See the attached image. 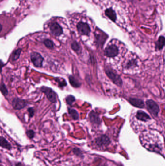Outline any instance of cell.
I'll list each match as a JSON object with an SVG mask.
<instances>
[{
  "mask_svg": "<svg viewBox=\"0 0 165 166\" xmlns=\"http://www.w3.org/2000/svg\"><path fill=\"white\" fill-rule=\"evenodd\" d=\"M69 81L70 85L74 88H79L81 86V83L73 76H69Z\"/></svg>",
  "mask_w": 165,
  "mask_h": 166,
  "instance_id": "e0dca14e",
  "label": "cell"
},
{
  "mask_svg": "<svg viewBox=\"0 0 165 166\" xmlns=\"http://www.w3.org/2000/svg\"><path fill=\"white\" fill-rule=\"evenodd\" d=\"M28 111H29L31 117H32L33 115V114H34V111H33V109L32 108H30L28 109Z\"/></svg>",
  "mask_w": 165,
  "mask_h": 166,
  "instance_id": "4316f807",
  "label": "cell"
},
{
  "mask_svg": "<svg viewBox=\"0 0 165 166\" xmlns=\"http://www.w3.org/2000/svg\"><path fill=\"white\" fill-rule=\"evenodd\" d=\"M77 30L79 33L82 35L89 36L91 33V28L88 23L80 22L77 25Z\"/></svg>",
  "mask_w": 165,
  "mask_h": 166,
  "instance_id": "3957f363",
  "label": "cell"
},
{
  "mask_svg": "<svg viewBox=\"0 0 165 166\" xmlns=\"http://www.w3.org/2000/svg\"><path fill=\"white\" fill-rule=\"evenodd\" d=\"M31 61L35 66L36 67H41L42 66L43 62V57L39 53L33 52L31 55Z\"/></svg>",
  "mask_w": 165,
  "mask_h": 166,
  "instance_id": "52a82bcc",
  "label": "cell"
},
{
  "mask_svg": "<svg viewBox=\"0 0 165 166\" xmlns=\"http://www.w3.org/2000/svg\"><path fill=\"white\" fill-rule=\"evenodd\" d=\"M65 101L67 102V103L68 105H72L73 103L75 102L76 99L75 98L72 96V95H68L65 98Z\"/></svg>",
  "mask_w": 165,
  "mask_h": 166,
  "instance_id": "44dd1931",
  "label": "cell"
},
{
  "mask_svg": "<svg viewBox=\"0 0 165 166\" xmlns=\"http://www.w3.org/2000/svg\"><path fill=\"white\" fill-rule=\"evenodd\" d=\"M136 117L138 120H141L142 122H147L151 119L150 117L146 113L142 110H139L136 112Z\"/></svg>",
  "mask_w": 165,
  "mask_h": 166,
  "instance_id": "7c38bea8",
  "label": "cell"
},
{
  "mask_svg": "<svg viewBox=\"0 0 165 166\" xmlns=\"http://www.w3.org/2000/svg\"><path fill=\"white\" fill-rule=\"evenodd\" d=\"M1 162V158H0V163Z\"/></svg>",
  "mask_w": 165,
  "mask_h": 166,
  "instance_id": "4dcf8cb0",
  "label": "cell"
},
{
  "mask_svg": "<svg viewBox=\"0 0 165 166\" xmlns=\"http://www.w3.org/2000/svg\"><path fill=\"white\" fill-rule=\"evenodd\" d=\"M73 152L77 156H82V151L78 148H74L73 149Z\"/></svg>",
  "mask_w": 165,
  "mask_h": 166,
  "instance_id": "d4e9b609",
  "label": "cell"
},
{
  "mask_svg": "<svg viewBox=\"0 0 165 166\" xmlns=\"http://www.w3.org/2000/svg\"><path fill=\"white\" fill-rule=\"evenodd\" d=\"M105 56L109 57H114L119 54L118 47L115 45H111L106 48L104 51Z\"/></svg>",
  "mask_w": 165,
  "mask_h": 166,
  "instance_id": "8992f818",
  "label": "cell"
},
{
  "mask_svg": "<svg viewBox=\"0 0 165 166\" xmlns=\"http://www.w3.org/2000/svg\"><path fill=\"white\" fill-rule=\"evenodd\" d=\"M90 120L91 123L95 124H99L101 123L100 118L99 117L98 114L96 113L94 111H91L89 115Z\"/></svg>",
  "mask_w": 165,
  "mask_h": 166,
  "instance_id": "4fadbf2b",
  "label": "cell"
},
{
  "mask_svg": "<svg viewBox=\"0 0 165 166\" xmlns=\"http://www.w3.org/2000/svg\"><path fill=\"white\" fill-rule=\"evenodd\" d=\"M0 146L2 148L9 150H11L12 148V146L10 143L2 136H0Z\"/></svg>",
  "mask_w": 165,
  "mask_h": 166,
  "instance_id": "9a60e30c",
  "label": "cell"
},
{
  "mask_svg": "<svg viewBox=\"0 0 165 166\" xmlns=\"http://www.w3.org/2000/svg\"><path fill=\"white\" fill-rule=\"evenodd\" d=\"M127 1H129V2H132L134 0H127Z\"/></svg>",
  "mask_w": 165,
  "mask_h": 166,
  "instance_id": "f546056e",
  "label": "cell"
},
{
  "mask_svg": "<svg viewBox=\"0 0 165 166\" xmlns=\"http://www.w3.org/2000/svg\"><path fill=\"white\" fill-rule=\"evenodd\" d=\"M2 26L1 23H0V33L1 32V31H2Z\"/></svg>",
  "mask_w": 165,
  "mask_h": 166,
  "instance_id": "f1b7e54d",
  "label": "cell"
},
{
  "mask_svg": "<svg viewBox=\"0 0 165 166\" xmlns=\"http://www.w3.org/2000/svg\"><path fill=\"white\" fill-rule=\"evenodd\" d=\"M68 112L73 119L76 120L79 119V114L76 110L72 108H68Z\"/></svg>",
  "mask_w": 165,
  "mask_h": 166,
  "instance_id": "d6986e66",
  "label": "cell"
},
{
  "mask_svg": "<svg viewBox=\"0 0 165 166\" xmlns=\"http://www.w3.org/2000/svg\"><path fill=\"white\" fill-rule=\"evenodd\" d=\"M1 89L2 92V93H3V94H7V90L6 89V87H5V86H4V85L1 86Z\"/></svg>",
  "mask_w": 165,
  "mask_h": 166,
  "instance_id": "484cf974",
  "label": "cell"
},
{
  "mask_svg": "<svg viewBox=\"0 0 165 166\" xmlns=\"http://www.w3.org/2000/svg\"><path fill=\"white\" fill-rule=\"evenodd\" d=\"M26 135L29 139H32L35 136V132H33V131L30 130L27 131Z\"/></svg>",
  "mask_w": 165,
  "mask_h": 166,
  "instance_id": "cb8c5ba5",
  "label": "cell"
},
{
  "mask_svg": "<svg viewBox=\"0 0 165 166\" xmlns=\"http://www.w3.org/2000/svg\"><path fill=\"white\" fill-rule=\"evenodd\" d=\"M104 34V33H102V34H95V38H96V43L98 44V45H103L105 42L106 40L108 38L107 34Z\"/></svg>",
  "mask_w": 165,
  "mask_h": 166,
  "instance_id": "5bb4252c",
  "label": "cell"
},
{
  "mask_svg": "<svg viewBox=\"0 0 165 166\" xmlns=\"http://www.w3.org/2000/svg\"><path fill=\"white\" fill-rule=\"evenodd\" d=\"M49 26L51 33L55 37H59L63 33V28L56 22H52L49 24Z\"/></svg>",
  "mask_w": 165,
  "mask_h": 166,
  "instance_id": "277c9868",
  "label": "cell"
},
{
  "mask_svg": "<svg viewBox=\"0 0 165 166\" xmlns=\"http://www.w3.org/2000/svg\"><path fill=\"white\" fill-rule=\"evenodd\" d=\"M15 166H23V165H22L21 163H17L15 165Z\"/></svg>",
  "mask_w": 165,
  "mask_h": 166,
  "instance_id": "83f0119b",
  "label": "cell"
},
{
  "mask_svg": "<svg viewBox=\"0 0 165 166\" xmlns=\"http://www.w3.org/2000/svg\"><path fill=\"white\" fill-rule=\"evenodd\" d=\"M21 50L18 49L13 53L12 57V59L13 60L15 61V60H16L18 59L19 56H20V54H21Z\"/></svg>",
  "mask_w": 165,
  "mask_h": 166,
  "instance_id": "603a6c76",
  "label": "cell"
},
{
  "mask_svg": "<svg viewBox=\"0 0 165 166\" xmlns=\"http://www.w3.org/2000/svg\"><path fill=\"white\" fill-rule=\"evenodd\" d=\"M105 71L108 77L112 81L114 84L120 87H122L123 85V81L119 75H118L113 70L109 69V68H106Z\"/></svg>",
  "mask_w": 165,
  "mask_h": 166,
  "instance_id": "6da1fadb",
  "label": "cell"
},
{
  "mask_svg": "<svg viewBox=\"0 0 165 166\" xmlns=\"http://www.w3.org/2000/svg\"><path fill=\"white\" fill-rule=\"evenodd\" d=\"M106 16L113 22H116L117 20V15L115 11L112 8H107L105 11Z\"/></svg>",
  "mask_w": 165,
  "mask_h": 166,
  "instance_id": "8fae6325",
  "label": "cell"
},
{
  "mask_svg": "<svg viewBox=\"0 0 165 166\" xmlns=\"http://www.w3.org/2000/svg\"><path fill=\"white\" fill-rule=\"evenodd\" d=\"M146 104L149 112L154 117H157L160 109L159 107L156 102L152 100H147L146 102Z\"/></svg>",
  "mask_w": 165,
  "mask_h": 166,
  "instance_id": "7a4b0ae2",
  "label": "cell"
},
{
  "mask_svg": "<svg viewBox=\"0 0 165 166\" xmlns=\"http://www.w3.org/2000/svg\"><path fill=\"white\" fill-rule=\"evenodd\" d=\"M71 48L76 53H78L80 50V46L79 44L76 41H74L71 44Z\"/></svg>",
  "mask_w": 165,
  "mask_h": 166,
  "instance_id": "ffe728a7",
  "label": "cell"
},
{
  "mask_svg": "<svg viewBox=\"0 0 165 166\" xmlns=\"http://www.w3.org/2000/svg\"><path fill=\"white\" fill-rule=\"evenodd\" d=\"M44 43L45 45V46L48 48H52L53 47H54V43H53V41L49 39H46L44 40Z\"/></svg>",
  "mask_w": 165,
  "mask_h": 166,
  "instance_id": "7402d4cb",
  "label": "cell"
},
{
  "mask_svg": "<svg viewBox=\"0 0 165 166\" xmlns=\"http://www.w3.org/2000/svg\"><path fill=\"white\" fill-rule=\"evenodd\" d=\"M26 104L25 101L24 100H21L20 99H15L12 103L13 107L17 110H19V109L23 108L25 107Z\"/></svg>",
  "mask_w": 165,
  "mask_h": 166,
  "instance_id": "30bf717a",
  "label": "cell"
},
{
  "mask_svg": "<svg viewBox=\"0 0 165 166\" xmlns=\"http://www.w3.org/2000/svg\"><path fill=\"white\" fill-rule=\"evenodd\" d=\"M41 91L45 93L47 98L50 102L55 103L57 101V94L51 88L46 87H41Z\"/></svg>",
  "mask_w": 165,
  "mask_h": 166,
  "instance_id": "5b68a950",
  "label": "cell"
},
{
  "mask_svg": "<svg viewBox=\"0 0 165 166\" xmlns=\"http://www.w3.org/2000/svg\"><path fill=\"white\" fill-rule=\"evenodd\" d=\"M138 62L135 59H132L127 61L125 64V68L126 69H130L131 68H135L137 66Z\"/></svg>",
  "mask_w": 165,
  "mask_h": 166,
  "instance_id": "ac0fdd59",
  "label": "cell"
},
{
  "mask_svg": "<svg viewBox=\"0 0 165 166\" xmlns=\"http://www.w3.org/2000/svg\"><path fill=\"white\" fill-rule=\"evenodd\" d=\"M165 46V38L164 36H160L158 40L155 43V49L156 50H161Z\"/></svg>",
  "mask_w": 165,
  "mask_h": 166,
  "instance_id": "2e32d148",
  "label": "cell"
},
{
  "mask_svg": "<svg viewBox=\"0 0 165 166\" xmlns=\"http://www.w3.org/2000/svg\"><path fill=\"white\" fill-rule=\"evenodd\" d=\"M129 101L131 104H132L135 107L140 108H143L144 107V101L141 99L130 98L129 99Z\"/></svg>",
  "mask_w": 165,
  "mask_h": 166,
  "instance_id": "9c48e42d",
  "label": "cell"
},
{
  "mask_svg": "<svg viewBox=\"0 0 165 166\" xmlns=\"http://www.w3.org/2000/svg\"><path fill=\"white\" fill-rule=\"evenodd\" d=\"M95 143L99 147L107 146L110 143V140L106 135H101L96 138L95 140Z\"/></svg>",
  "mask_w": 165,
  "mask_h": 166,
  "instance_id": "ba28073f",
  "label": "cell"
}]
</instances>
